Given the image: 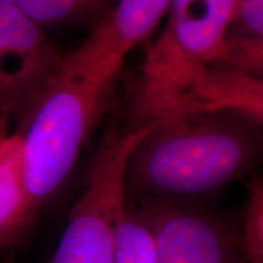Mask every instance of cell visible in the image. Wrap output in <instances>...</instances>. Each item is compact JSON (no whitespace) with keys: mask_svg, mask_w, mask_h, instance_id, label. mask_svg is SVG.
<instances>
[{"mask_svg":"<svg viewBox=\"0 0 263 263\" xmlns=\"http://www.w3.org/2000/svg\"><path fill=\"white\" fill-rule=\"evenodd\" d=\"M262 126L233 112L161 118L128 157L126 197L136 203L209 199L256 170L262 159Z\"/></svg>","mask_w":263,"mask_h":263,"instance_id":"6da1fadb","label":"cell"},{"mask_svg":"<svg viewBox=\"0 0 263 263\" xmlns=\"http://www.w3.org/2000/svg\"><path fill=\"white\" fill-rule=\"evenodd\" d=\"M112 88L60 72L17 130L32 219L71 176Z\"/></svg>","mask_w":263,"mask_h":263,"instance_id":"7a4b0ae2","label":"cell"},{"mask_svg":"<svg viewBox=\"0 0 263 263\" xmlns=\"http://www.w3.org/2000/svg\"><path fill=\"white\" fill-rule=\"evenodd\" d=\"M233 5L234 0H172L166 25L146 50L127 128L139 129L173 110L218 47Z\"/></svg>","mask_w":263,"mask_h":263,"instance_id":"3957f363","label":"cell"},{"mask_svg":"<svg viewBox=\"0 0 263 263\" xmlns=\"http://www.w3.org/2000/svg\"><path fill=\"white\" fill-rule=\"evenodd\" d=\"M157 121L139 129L111 126L91 160L84 188L47 263H115V222L124 202L128 157Z\"/></svg>","mask_w":263,"mask_h":263,"instance_id":"277c9868","label":"cell"},{"mask_svg":"<svg viewBox=\"0 0 263 263\" xmlns=\"http://www.w3.org/2000/svg\"><path fill=\"white\" fill-rule=\"evenodd\" d=\"M136 206L159 263H246L239 221L228 212L203 200L157 199Z\"/></svg>","mask_w":263,"mask_h":263,"instance_id":"5b68a950","label":"cell"},{"mask_svg":"<svg viewBox=\"0 0 263 263\" xmlns=\"http://www.w3.org/2000/svg\"><path fill=\"white\" fill-rule=\"evenodd\" d=\"M64 58L43 27L0 3V121L24 122L61 72Z\"/></svg>","mask_w":263,"mask_h":263,"instance_id":"8992f818","label":"cell"},{"mask_svg":"<svg viewBox=\"0 0 263 263\" xmlns=\"http://www.w3.org/2000/svg\"><path fill=\"white\" fill-rule=\"evenodd\" d=\"M171 3L172 0H117L80 47L65 54L61 72L112 88L128 52L155 31Z\"/></svg>","mask_w":263,"mask_h":263,"instance_id":"52a82bcc","label":"cell"},{"mask_svg":"<svg viewBox=\"0 0 263 263\" xmlns=\"http://www.w3.org/2000/svg\"><path fill=\"white\" fill-rule=\"evenodd\" d=\"M205 112H233L263 123V78L203 66L167 116Z\"/></svg>","mask_w":263,"mask_h":263,"instance_id":"ba28073f","label":"cell"},{"mask_svg":"<svg viewBox=\"0 0 263 263\" xmlns=\"http://www.w3.org/2000/svg\"><path fill=\"white\" fill-rule=\"evenodd\" d=\"M0 121V248L33 222L22 174L21 137Z\"/></svg>","mask_w":263,"mask_h":263,"instance_id":"9c48e42d","label":"cell"},{"mask_svg":"<svg viewBox=\"0 0 263 263\" xmlns=\"http://www.w3.org/2000/svg\"><path fill=\"white\" fill-rule=\"evenodd\" d=\"M115 0H0L38 26L94 21L110 10Z\"/></svg>","mask_w":263,"mask_h":263,"instance_id":"30bf717a","label":"cell"},{"mask_svg":"<svg viewBox=\"0 0 263 263\" xmlns=\"http://www.w3.org/2000/svg\"><path fill=\"white\" fill-rule=\"evenodd\" d=\"M114 242L115 263H159L153 236L127 197L115 222Z\"/></svg>","mask_w":263,"mask_h":263,"instance_id":"8fae6325","label":"cell"},{"mask_svg":"<svg viewBox=\"0 0 263 263\" xmlns=\"http://www.w3.org/2000/svg\"><path fill=\"white\" fill-rule=\"evenodd\" d=\"M207 65L263 78V37L226 32Z\"/></svg>","mask_w":263,"mask_h":263,"instance_id":"7c38bea8","label":"cell"},{"mask_svg":"<svg viewBox=\"0 0 263 263\" xmlns=\"http://www.w3.org/2000/svg\"><path fill=\"white\" fill-rule=\"evenodd\" d=\"M248 197L239 219L240 245L246 263H263V182L252 176L246 185Z\"/></svg>","mask_w":263,"mask_h":263,"instance_id":"4fadbf2b","label":"cell"},{"mask_svg":"<svg viewBox=\"0 0 263 263\" xmlns=\"http://www.w3.org/2000/svg\"><path fill=\"white\" fill-rule=\"evenodd\" d=\"M226 32L263 37V0H234Z\"/></svg>","mask_w":263,"mask_h":263,"instance_id":"5bb4252c","label":"cell"}]
</instances>
